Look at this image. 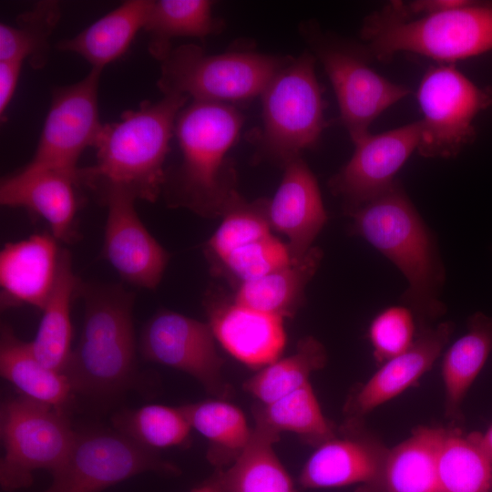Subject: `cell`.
Listing matches in <instances>:
<instances>
[{
  "mask_svg": "<svg viewBox=\"0 0 492 492\" xmlns=\"http://www.w3.org/2000/svg\"><path fill=\"white\" fill-rule=\"evenodd\" d=\"M388 451L364 420L344 419L335 436L315 448L299 483L312 489L365 484L377 475Z\"/></svg>",
  "mask_w": 492,
  "mask_h": 492,
  "instance_id": "15",
  "label": "cell"
},
{
  "mask_svg": "<svg viewBox=\"0 0 492 492\" xmlns=\"http://www.w3.org/2000/svg\"><path fill=\"white\" fill-rule=\"evenodd\" d=\"M57 1L42 0L21 13L13 25H0V61L24 62L43 68L50 52L49 39L60 21Z\"/></svg>",
  "mask_w": 492,
  "mask_h": 492,
  "instance_id": "33",
  "label": "cell"
},
{
  "mask_svg": "<svg viewBox=\"0 0 492 492\" xmlns=\"http://www.w3.org/2000/svg\"><path fill=\"white\" fill-rule=\"evenodd\" d=\"M139 349L145 359L187 373L220 399L230 396L231 386L221 374L223 360L208 323L159 311L143 327Z\"/></svg>",
  "mask_w": 492,
  "mask_h": 492,
  "instance_id": "13",
  "label": "cell"
},
{
  "mask_svg": "<svg viewBox=\"0 0 492 492\" xmlns=\"http://www.w3.org/2000/svg\"><path fill=\"white\" fill-rule=\"evenodd\" d=\"M148 471L174 474L177 468L118 431L76 433L63 463L52 472L46 492H99Z\"/></svg>",
  "mask_w": 492,
  "mask_h": 492,
  "instance_id": "11",
  "label": "cell"
},
{
  "mask_svg": "<svg viewBox=\"0 0 492 492\" xmlns=\"http://www.w3.org/2000/svg\"><path fill=\"white\" fill-rule=\"evenodd\" d=\"M315 62L308 51L291 57L261 93L262 127L256 138L260 157L283 167L317 145L327 123Z\"/></svg>",
  "mask_w": 492,
  "mask_h": 492,
  "instance_id": "6",
  "label": "cell"
},
{
  "mask_svg": "<svg viewBox=\"0 0 492 492\" xmlns=\"http://www.w3.org/2000/svg\"><path fill=\"white\" fill-rule=\"evenodd\" d=\"M439 492H490L492 463L474 433L446 428L436 459Z\"/></svg>",
  "mask_w": 492,
  "mask_h": 492,
  "instance_id": "32",
  "label": "cell"
},
{
  "mask_svg": "<svg viewBox=\"0 0 492 492\" xmlns=\"http://www.w3.org/2000/svg\"><path fill=\"white\" fill-rule=\"evenodd\" d=\"M353 231L386 257L404 275L403 301L418 331L445 313L440 301L444 269L436 241L396 180L387 190L347 212Z\"/></svg>",
  "mask_w": 492,
  "mask_h": 492,
  "instance_id": "3",
  "label": "cell"
},
{
  "mask_svg": "<svg viewBox=\"0 0 492 492\" xmlns=\"http://www.w3.org/2000/svg\"><path fill=\"white\" fill-rule=\"evenodd\" d=\"M208 323L215 339L236 359L262 368L279 359L286 341L283 319L236 302L208 297Z\"/></svg>",
  "mask_w": 492,
  "mask_h": 492,
  "instance_id": "20",
  "label": "cell"
},
{
  "mask_svg": "<svg viewBox=\"0 0 492 492\" xmlns=\"http://www.w3.org/2000/svg\"><path fill=\"white\" fill-rule=\"evenodd\" d=\"M301 34L322 63L333 86L341 121L354 143L366 136L371 124L410 90L375 72L362 44L326 33L313 20L304 22Z\"/></svg>",
  "mask_w": 492,
  "mask_h": 492,
  "instance_id": "8",
  "label": "cell"
},
{
  "mask_svg": "<svg viewBox=\"0 0 492 492\" xmlns=\"http://www.w3.org/2000/svg\"><path fill=\"white\" fill-rule=\"evenodd\" d=\"M22 62L0 61V117L5 120L6 109L16 89Z\"/></svg>",
  "mask_w": 492,
  "mask_h": 492,
  "instance_id": "37",
  "label": "cell"
},
{
  "mask_svg": "<svg viewBox=\"0 0 492 492\" xmlns=\"http://www.w3.org/2000/svg\"><path fill=\"white\" fill-rule=\"evenodd\" d=\"M208 0H151L144 30L149 36V52L161 62L177 37H205L221 32L224 24L212 15Z\"/></svg>",
  "mask_w": 492,
  "mask_h": 492,
  "instance_id": "29",
  "label": "cell"
},
{
  "mask_svg": "<svg viewBox=\"0 0 492 492\" xmlns=\"http://www.w3.org/2000/svg\"><path fill=\"white\" fill-rule=\"evenodd\" d=\"M135 201L117 195L103 203L108 208L103 254L123 280L153 290L161 281L169 254L140 220Z\"/></svg>",
  "mask_w": 492,
  "mask_h": 492,
  "instance_id": "16",
  "label": "cell"
},
{
  "mask_svg": "<svg viewBox=\"0 0 492 492\" xmlns=\"http://www.w3.org/2000/svg\"><path fill=\"white\" fill-rule=\"evenodd\" d=\"M291 57L248 50L207 54L196 44H183L160 62L157 86L163 95H185L192 100L246 101L261 96Z\"/></svg>",
  "mask_w": 492,
  "mask_h": 492,
  "instance_id": "7",
  "label": "cell"
},
{
  "mask_svg": "<svg viewBox=\"0 0 492 492\" xmlns=\"http://www.w3.org/2000/svg\"><path fill=\"white\" fill-rule=\"evenodd\" d=\"M0 373L23 396L59 410L74 392L67 375L42 364L6 324L1 326Z\"/></svg>",
  "mask_w": 492,
  "mask_h": 492,
  "instance_id": "26",
  "label": "cell"
},
{
  "mask_svg": "<svg viewBox=\"0 0 492 492\" xmlns=\"http://www.w3.org/2000/svg\"><path fill=\"white\" fill-rule=\"evenodd\" d=\"M487 91L489 95L490 100H491V108H492V86L487 87Z\"/></svg>",
  "mask_w": 492,
  "mask_h": 492,
  "instance_id": "40",
  "label": "cell"
},
{
  "mask_svg": "<svg viewBox=\"0 0 492 492\" xmlns=\"http://www.w3.org/2000/svg\"><path fill=\"white\" fill-rule=\"evenodd\" d=\"M113 423L117 431L152 451L183 445L191 430L180 407L161 405L119 412Z\"/></svg>",
  "mask_w": 492,
  "mask_h": 492,
  "instance_id": "35",
  "label": "cell"
},
{
  "mask_svg": "<svg viewBox=\"0 0 492 492\" xmlns=\"http://www.w3.org/2000/svg\"><path fill=\"white\" fill-rule=\"evenodd\" d=\"M416 98L423 115L417 152L424 158L457 156L477 137L474 119L491 108L487 88H480L454 64L430 67Z\"/></svg>",
  "mask_w": 492,
  "mask_h": 492,
  "instance_id": "10",
  "label": "cell"
},
{
  "mask_svg": "<svg viewBox=\"0 0 492 492\" xmlns=\"http://www.w3.org/2000/svg\"><path fill=\"white\" fill-rule=\"evenodd\" d=\"M446 428L420 425L389 449L377 475L355 492H439L436 459Z\"/></svg>",
  "mask_w": 492,
  "mask_h": 492,
  "instance_id": "22",
  "label": "cell"
},
{
  "mask_svg": "<svg viewBox=\"0 0 492 492\" xmlns=\"http://www.w3.org/2000/svg\"><path fill=\"white\" fill-rule=\"evenodd\" d=\"M361 37L372 60L386 62L399 52H410L454 64L492 50V2L467 0L458 7L408 20L380 9L364 19Z\"/></svg>",
  "mask_w": 492,
  "mask_h": 492,
  "instance_id": "5",
  "label": "cell"
},
{
  "mask_svg": "<svg viewBox=\"0 0 492 492\" xmlns=\"http://www.w3.org/2000/svg\"><path fill=\"white\" fill-rule=\"evenodd\" d=\"M280 435L255 424L240 456L217 474L225 492H295L291 477L273 450Z\"/></svg>",
  "mask_w": 492,
  "mask_h": 492,
  "instance_id": "28",
  "label": "cell"
},
{
  "mask_svg": "<svg viewBox=\"0 0 492 492\" xmlns=\"http://www.w3.org/2000/svg\"><path fill=\"white\" fill-rule=\"evenodd\" d=\"M0 433V483L8 491L29 487L37 469L55 471L76 436L63 410L23 395L3 403Z\"/></svg>",
  "mask_w": 492,
  "mask_h": 492,
  "instance_id": "9",
  "label": "cell"
},
{
  "mask_svg": "<svg viewBox=\"0 0 492 492\" xmlns=\"http://www.w3.org/2000/svg\"><path fill=\"white\" fill-rule=\"evenodd\" d=\"M252 413L255 424L279 435L294 433L315 448L338 431V426L323 414L310 382L272 403L254 405Z\"/></svg>",
  "mask_w": 492,
  "mask_h": 492,
  "instance_id": "31",
  "label": "cell"
},
{
  "mask_svg": "<svg viewBox=\"0 0 492 492\" xmlns=\"http://www.w3.org/2000/svg\"><path fill=\"white\" fill-rule=\"evenodd\" d=\"M101 72L91 68L80 81L54 88L36 152L26 167L78 178L80 156L95 147L104 125L98 110Z\"/></svg>",
  "mask_w": 492,
  "mask_h": 492,
  "instance_id": "12",
  "label": "cell"
},
{
  "mask_svg": "<svg viewBox=\"0 0 492 492\" xmlns=\"http://www.w3.org/2000/svg\"><path fill=\"white\" fill-rule=\"evenodd\" d=\"M282 181L272 200L266 201V216L272 230L283 234L292 262L302 259L327 220L317 179L298 157L283 166Z\"/></svg>",
  "mask_w": 492,
  "mask_h": 492,
  "instance_id": "17",
  "label": "cell"
},
{
  "mask_svg": "<svg viewBox=\"0 0 492 492\" xmlns=\"http://www.w3.org/2000/svg\"><path fill=\"white\" fill-rule=\"evenodd\" d=\"M69 251L61 250L54 287L41 310L37 332L28 346L45 366L64 373L72 353L71 302L80 287Z\"/></svg>",
  "mask_w": 492,
  "mask_h": 492,
  "instance_id": "24",
  "label": "cell"
},
{
  "mask_svg": "<svg viewBox=\"0 0 492 492\" xmlns=\"http://www.w3.org/2000/svg\"><path fill=\"white\" fill-rule=\"evenodd\" d=\"M84 319L64 374L74 391L106 397L126 388L135 368L134 296L116 284H80Z\"/></svg>",
  "mask_w": 492,
  "mask_h": 492,
  "instance_id": "4",
  "label": "cell"
},
{
  "mask_svg": "<svg viewBox=\"0 0 492 492\" xmlns=\"http://www.w3.org/2000/svg\"><path fill=\"white\" fill-rule=\"evenodd\" d=\"M327 362L324 346L307 336L298 342L296 351L262 367L244 382L243 389L261 404L272 403L301 388L311 374Z\"/></svg>",
  "mask_w": 492,
  "mask_h": 492,
  "instance_id": "34",
  "label": "cell"
},
{
  "mask_svg": "<svg viewBox=\"0 0 492 492\" xmlns=\"http://www.w3.org/2000/svg\"><path fill=\"white\" fill-rule=\"evenodd\" d=\"M191 492H225L220 482L217 472L206 482L194 488Z\"/></svg>",
  "mask_w": 492,
  "mask_h": 492,
  "instance_id": "39",
  "label": "cell"
},
{
  "mask_svg": "<svg viewBox=\"0 0 492 492\" xmlns=\"http://www.w3.org/2000/svg\"><path fill=\"white\" fill-rule=\"evenodd\" d=\"M490 492H492V487H491V490H490Z\"/></svg>",
  "mask_w": 492,
  "mask_h": 492,
  "instance_id": "41",
  "label": "cell"
},
{
  "mask_svg": "<svg viewBox=\"0 0 492 492\" xmlns=\"http://www.w3.org/2000/svg\"><path fill=\"white\" fill-rule=\"evenodd\" d=\"M453 331L451 322L419 330L405 353L384 362L367 382L350 394L343 405L345 419L364 420L374 408L415 384L433 366Z\"/></svg>",
  "mask_w": 492,
  "mask_h": 492,
  "instance_id": "19",
  "label": "cell"
},
{
  "mask_svg": "<svg viewBox=\"0 0 492 492\" xmlns=\"http://www.w3.org/2000/svg\"><path fill=\"white\" fill-rule=\"evenodd\" d=\"M473 433L479 447L492 463V425L484 434Z\"/></svg>",
  "mask_w": 492,
  "mask_h": 492,
  "instance_id": "38",
  "label": "cell"
},
{
  "mask_svg": "<svg viewBox=\"0 0 492 492\" xmlns=\"http://www.w3.org/2000/svg\"><path fill=\"white\" fill-rule=\"evenodd\" d=\"M417 332L415 317L407 306H391L380 312L368 332L375 361L384 364L405 353Z\"/></svg>",
  "mask_w": 492,
  "mask_h": 492,
  "instance_id": "36",
  "label": "cell"
},
{
  "mask_svg": "<svg viewBox=\"0 0 492 492\" xmlns=\"http://www.w3.org/2000/svg\"><path fill=\"white\" fill-rule=\"evenodd\" d=\"M79 186L78 178L68 173L25 166L1 180L0 202L41 217L57 241L72 242L77 238Z\"/></svg>",
  "mask_w": 492,
  "mask_h": 492,
  "instance_id": "18",
  "label": "cell"
},
{
  "mask_svg": "<svg viewBox=\"0 0 492 492\" xmlns=\"http://www.w3.org/2000/svg\"><path fill=\"white\" fill-rule=\"evenodd\" d=\"M151 0H128L88 26L74 37L60 40L56 48L82 56L91 68H103L128 49L144 29Z\"/></svg>",
  "mask_w": 492,
  "mask_h": 492,
  "instance_id": "23",
  "label": "cell"
},
{
  "mask_svg": "<svg viewBox=\"0 0 492 492\" xmlns=\"http://www.w3.org/2000/svg\"><path fill=\"white\" fill-rule=\"evenodd\" d=\"M61 250L51 233L6 243L0 252L2 306L43 309L56 280Z\"/></svg>",
  "mask_w": 492,
  "mask_h": 492,
  "instance_id": "21",
  "label": "cell"
},
{
  "mask_svg": "<svg viewBox=\"0 0 492 492\" xmlns=\"http://www.w3.org/2000/svg\"><path fill=\"white\" fill-rule=\"evenodd\" d=\"M242 124L241 114L230 104L192 100L182 108L174 129L180 159L166 170L162 191L169 206L215 218L235 203L241 195L228 153Z\"/></svg>",
  "mask_w": 492,
  "mask_h": 492,
  "instance_id": "2",
  "label": "cell"
},
{
  "mask_svg": "<svg viewBox=\"0 0 492 492\" xmlns=\"http://www.w3.org/2000/svg\"><path fill=\"white\" fill-rule=\"evenodd\" d=\"M189 99L171 94L157 102L144 100L119 120L104 124L94 147L96 162L79 168L80 186L92 190L102 203L117 195L156 201L163 191L176 118Z\"/></svg>",
  "mask_w": 492,
  "mask_h": 492,
  "instance_id": "1",
  "label": "cell"
},
{
  "mask_svg": "<svg viewBox=\"0 0 492 492\" xmlns=\"http://www.w3.org/2000/svg\"><path fill=\"white\" fill-rule=\"evenodd\" d=\"M419 139L420 123L415 121L383 133H368L354 143L353 156L329 180L331 191L343 200L346 213L396 181V173L417 149Z\"/></svg>",
  "mask_w": 492,
  "mask_h": 492,
  "instance_id": "14",
  "label": "cell"
},
{
  "mask_svg": "<svg viewBox=\"0 0 492 492\" xmlns=\"http://www.w3.org/2000/svg\"><path fill=\"white\" fill-rule=\"evenodd\" d=\"M323 252L312 247L299 261L239 284L236 302L257 311L292 317L303 303L306 285L316 272Z\"/></svg>",
  "mask_w": 492,
  "mask_h": 492,
  "instance_id": "27",
  "label": "cell"
},
{
  "mask_svg": "<svg viewBox=\"0 0 492 492\" xmlns=\"http://www.w3.org/2000/svg\"><path fill=\"white\" fill-rule=\"evenodd\" d=\"M492 354V316L475 313L467 320V331L446 352L442 364L445 385V415L462 422L465 396Z\"/></svg>",
  "mask_w": 492,
  "mask_h": 492,
  "instance_id": "25",
  "label": "cell"
},
{
  "mask_svg": "<svg viewBox=\"0 0 492 492\" xmlns=\"http://www.w3.org/2000/svg\"><path fill=\"white\" fill-rule=\"evenodd\" d=\"M191 428L209 440L208 460L217 469L230 466L248 445L252 429L241 409L222 399L179 406Z\"/></svg>",
  "mask_w": 492,
  "mask_h": 492,
  "instance_id": "30",
  "label": "cell"
}]
</instances>
